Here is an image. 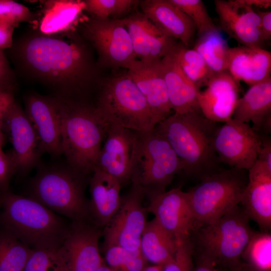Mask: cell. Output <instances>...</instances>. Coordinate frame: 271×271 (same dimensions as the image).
I'll return each instance as SVG.
<instances>
[{"mask_svg": "<svg viewBox=\"0 0 271 271\" xmlns=\"http://www.w3.org/2000/svg\"><path fill=\"white\" fill-rule=\"evenodd\" d=\"M74 31L46 35L34 30L13 42L11 59L27 78L54 89L56 96L74 99L96 76L90 55Z\"/></svg>", "mask_w": 271, "mask_h": 271, "instance_id": "obj_1", "label": "cell"}, {"mask_svg": "<svg viewBox=\"0 0 271 271\" xmlns=\"http://www.w3.org/2000/svg\"><path fill=\"white\" fill-rule=\"evenodd\" d=\"M52 97L60 121L62 155L69 167L84 177L92 174L109 125L94 105L76 99Z\"/></svg>", "mask_w": 271, "mask_h": 271, "instance_id": "obj_2", "label": "cell"}, {"mask_svg": "<svg viewBox=\"0 0 271 271\" xmlns=\"http://www.w3.org/2000/svg\"><path fill=\"white\" fill-rule=\"evenodd\" d=\"M217 122L200 113H174L154 129L163 136L181 161L183 171L202 179L217 171L219 161L214 148Z\"/></svg>", "mask_w": 271, "mask_h": 271, "instance_id": "obj_3", "label": "cell"}, {"mask_svg": "<svg viewBox=\"0 0 271 271\" xmlns=\"http://www.w3.org/2000/svg\"><path fill=\"white\" fill-rule=\"evenodd\" d=\"M0 202L6 230L31 249L62 245L69 225L56 213L32 197L8 191L2 192Z\"/></svg>", "mask_w": 271, "mask_h": 271, "instance_id": "obj_4", "label": "cell"}, {"mask_svg": "<svg viewBox=\"0 0 271 271\" xmlns=\"http://www.w3.org/2000/svg\"><path fill=\"white\" fill-rule=\"evenodd\" d=\"M238 205L214 222L194 230V255L228 270L242 262V253L254 231Z\"/></svg>", "mask_w": 271, "mask_h": 271, "instance_id": "obj_5", "label": "cell"}, {"mask_svg": "<svg viewBox=\"0 0 271 271\" xmlns=\"http://www.w3.org/2000/svg\"><path fill=\"white\" fill-rule=\"evenodd\" d=\"M136 133L130 181L149 198L166 191L183 165L166 139L155 129Z\"/></svg>", "mask_w": 271, "mask_h": 271, "instance_id": "obj_6", "label": "cell"}, {"mask_svg": "<svg viewBox=\"0 0 271 271\" xmlns=\"http://www.w3.org/2000/svg\"><path fill=\"white\" fill-rule=\"evenodd\" d=\"M94 106L109 126L147 132L157 125L145 97L127 74L105 82Z\"/></svg>", "mask_w": 271, "mask_h": 271, "instance_id": "obj_7", "label": "cell"}, {"mask_svg": "<svg viewBox=\"0 0 271 271\" xmlns=\"http://www.w3.org/2000/svg\"><path fill=\"white\" fill-rule=\"evenodd\" d=\"M246 171L230 168L218 171L204 177L187 192L194 230L214 222L241 203L248 183Z\"/></svg>", "mask_w": 271, "mask_h": 271, "instance_id": "obj_8", "label": "cell"}, {"mask_svg": "<svg viewBox=\"0 0 271 271\" xmlns=\"http://www.w3.org/2000/svg\"><path fill=\"white\" fill-rule=\"evenodd\" d=\"M83 178L69 167L42 169L32 180L31 197L72 221H90Z\"/></svg>", "mask_w": 271, "mask_h": 271, "instance_id": "obj_9", "label": "cell"}, {"mask_svg": "<svg viewBox=\"0 0 271 271\" xmlns=\"http://www.w3.org/2000/svg\"><path fill=\"white\" fill-rule=\"evenodd\" d=\"M83 23V35L96 51L99 66L128 70L138 64L139 61L121 19L100 20L93 17Z\"/></svg>", "mask_w": 271, "mask_h": 271, "instance_id": "obj_10", "label": "cell"}, {"mask_svg": "<svg viewBox=\"0 0 271 271\" xmlns=\"http://www.w3.org/2000/svg\"><path fill=\"white\" fill-rule=\"evenodd\" d=\"M143 190L132 184L129 192L121 198L118 210L103 228V246L116 245L131 251L140 250L142 233L148 222V213L143 205Z\"/></svg>", "mask_w": 271, "mask_h": 271, "instance_id": "obj_11", "label": "cell"}, {"mask_svg": "<svg viewBox=\"0 0 271 271\" xmlns=\"http://www.w3.org/2000/svg\"><path fill=\"white\" fill-rule=\"evenodd\" d=\"M261 140L248 123L232 118L217 128L214 148L219 162L248 170L257 159Z\"/></svg>", "mask_w": 271, "mask_h": 271, "instance_id": "obj_12", "label": "cell"}, {"mask_svg": "<svg viewBox=\"0 0 271 271\" xmlns=\"http://www.w3.org/2000/svg\"><path fill=\"white\" fill-rule=\"evenodd\" d=\"M148 213L178 242L189 238L194 230V220L187 192L180 188L149 198Z\"/></svg>", "mask_w": 271, "mask_h": 271, "instance_id": "obj_13", "label": "cell"}, {"mask_svg": "<svg viewBox=\"0 0 271 271\" xmlns=\"http://www.w3.org/2000/svg\"><path fill=\"white\" fill-rule=\"evenodd\" d=\"M101 228L88 221H72L61 245L71 271H98L104 263L99 248Z\"/></svg>", "mask_w": 271, "mask_h": 271, "instance_id": "obj_14", "label": "cell"}, {"mask_svg": "<svg viewBox=\"0 0 271 271\" xmlns=\"http://www.w3.org/2000/svg\"><path fill=\"white\" fill-rule=\"evenodd\" d=\"M137 133L109 125L96 168L116 179L121 186L130 181Z\"/></svg>", "mask_w": 271, "mask_h": 271, "instance_id": "obj_15", "label": "cell"}, {"mask_svg": "<svg viewBox=\"0 0 271 271\" xmlns=\"http://www.w3.org/2000/svg\"><path fill=\"white\" fill-rule=\"evenodd\" d=\"M214 4L220 28L230 38L243 46L261 48L260 18L252 7L240 0H215Z\"/></svg>", "mask_w": 271, "mask_h": 271, "instance_id": "obj_16", "label": "cell"}, {"mask_svg": "<svg viewBox=\"0 0 271 271\" xmlns=\"http://www.w3.org/2000/svg\"><path fill=\"white\" fill-rule=\"evenodd\" d=\"M25 112L38 138L42 154L62 155L60 121L52 96L30 94L25 98Z\"/></svg>", "mask_w": 271, "mask_h": 271, "instance_id": "obj_17", "label": "cell"}, {"mask_svg": "<svg viewBox=\"0 0 271 271\" xmlns=\"http://www.w3.org/2000/svg\"><path fill=\"white\" fill-rule=\"evenodd\" d=\"M12 145V153L17 170L26 173L38 163L42 155L35 131L24 110L15 101L4 121Z\"/></svg>", "mask_w": 271, "mask_h": 271, "instance_id": "obj_18", "label": "cell"}, {"mask_svg": "<svg viewBox=\"0 0 271 271\" xmlns=\"http://www.w3.org/2000/svg\"><path fill=\"white\" fill-rule=\"evenodd\" d=\"M205 87L198 97L202 115L217 123L231 119L239 99V82L226 71L215 73Z\"/></svg>", "mask_w": 271, "mask_h": 271, "instance_id": "obj_19", "label": "cell"}, {"mask_svg": "<svg viewBox=\"0 0 271 271\" xmlns=\"http://www.w3.org/2000/svg\"><path fill=\"white\" fill-rule=\"evenodd\" d=\"M121 20L129 34L136 58L141 62L162 59L177 44L143 14H136Z\"/></svg>", "mask_w": 271, "mask_h": 271, "instance_id": "obj_20", "label": "cell"}, {"mask_svg": "<svg viewBox=\"0 0 271 271\" xmlns=\"http://www.w3.org/2000/svg\"><path fill=\"white\" fill-rule=\"evenodd\" d=\"M248 171V183L241 201L242 208L261 231L270 232L271 170L256 160Z\"/></svg>", "mask_w": 271, "mask_h": 271, "instance_id": "obj_21", "label": "cell"}, {"mask_svg": "<svg viewBox=\"0 0 271 271\" xmlns=\"http://www.w3.org/2000/svg\"><path fill=\"white\" fill-rule=\"evenodd\" d=\"M126 74L145 97L157 125L172 114L161 59L148 63L139 61Z\"/></svg>", "mask_w": 271, "mask_h": 271, "instance_id": "obj_22", "label": "cell"}, {"mask_svg": "<svg viewBox=\"0 0 271 271\" xmlns=\"http://www.w3.org/2000/svg\"><path fill=\"white\" fill-rule=\"evenodd\" d=\"M143 14L164 34L188 47L196 28L189 18L169 0L139 2Z\"/></svg>", "mask_w": 271, "mask_h": 271, "instance_id": "obj_23", "label": "cell"}, {"mask_svg": "<svg viewBox=\"0 0 271 271\" xmlns=\"http://www.w3.org/2000/svg\"><path fill=\"white\" fill-rule=\"evenodd\" d=\"M90 221L104 228L119 209L121 185L114 178L95 168L89 182Z\"/></svg>", "mask_w": 271, "mask_h": 271, "instance_id": "obj_24", "label": "cell"}, {"mask_svg": "<svg viewBox=\"0 0 271 271\" xmlns=\"http://www.w3.org/2000/svg\"><path fill=\"white\" fill-rule=\"evenodd\" d=\"M227 71L238 82L259 83L270 77L271 53L260 47L230 48Z\"/></svg>", "mask_w": 271, "mask_h": 271, "instance_id": "obj_25", "label": "cell"}, {"mask_svg": "<svg viewBox=\"0 0 271 271\" xmlns=\"http://www.w3.org/2000/svg\"><path fill=\"white\" fill-rule=\"evenodd\" d=\"M174 48L161 59L164 78L172 110L178 114L191 112L201 113L198 100L200 89L186 77L180 68Z\"/></svg>", "mask_w": 271, "mask_h": 271, "instance_id": "obj_26", "label": "cell"}, {"mask_svg": "<svg viewBox=\"0 0 271 271\" xmlns=\"http://www.w3.org/2000/svg\"><path fill=\"white\" fill-rule=\"evenodd\" d=\"M232 118L248 123L256 132L263 129L266 133L271 130V78L251 85L239 98Z\"/></svg>", "mask_w": 271, "mask_h": 271, "instance_id": "obj_27", "label": "cell"}, {"mask_svg": "<svg viewBox=\"0 0 271 271\" xmlns=\"http://www.w3.org/2000/svg\"><path fill=\"white\" fill-rule=\"evenodd\" d=\"M83 1L53 0L44 3L38 31L56 35L74 31L84 11Z\"/></svg>", "mask_w": 271, "mask_h": 271, "instance_id": "obj_28", "label": "cell"}, {"mask_svg": "<svg viewBox=\"0 0 271 271\" xmlns=\"http://www.w3.org/2000/svg\"><path fill=\"white\" fill-rule=\"evenodd\" d=\"M179 243L154 218L142 233L140 250L147 262L163 266L174 257Z\"/></svg>", "mask_w": 271, "mask_h": 271, "instance_id": "obj_29", "label": "cell"}, {"mask_svg": "<svg viewBox=\"0 0 271 271\" xmlns=\"http://www.w3.org/2000/svg\"><path fill=\"white\" fill-rule=\"evenodd\" d=\"M193 49L213 73L227 71L230 47L218 28L200 36Z\"/></svg>", "mask_w": 271, "mask_h": 271, "instance_id": "obj_30", "label": "cell"}, {"mask_svg": "<svg viewBox=\"0 0 271 271\" xmlns=\"http://www.w3.org/2000/svg\"><path fill=\"white\" fill-rule=\"evenodd\" d=\"M174 53L177 63L186 77L199 89L206 84L215 74L201 55L194 49L176 44Z\"/></svg>", "mask_w": 271, "mask_h": 271, "instance_id": "obj_31", "label": "cell"}, {"mask_svg": "<svg viewBox=\"0 0 271 271\" xmlns=\"http://www.w3.org/2000/svg\"><path fill=\"white\" fill-rule=\"evenodd\" d=\"M32 250L8 230L0 231V271H24Z\"/></svg>", "mask_w": 271, "mask_h": 271, "instance_id": "obj_32", "label": "cell"}, {"mask_svg": "<svg viewBox=\"0 0 271 271\" xmlns=\"http://www.w3.org/2000/svg\"><path fill=\"white\" fill-rule=\"evenodd\" d=\"M241 259L255 271H271V234L255 232L241 255Z\"/></svg>", "mask_w": 271, "mask_h": 271, "instance_id": "obj_33", "label": "cell"}, {"mask_svg": "<svg viewBox=\"0 0 271 271\" xmlns=\"http://www.w3.org/2000/svg\"><path fill=\"white\" fill-rule=\"evenodd\" d=\"M24 271H71L62 247L32 249Z\"/></svg>", "mask_w": 271, "mask_h": 271, "instance_id": "obj_34", "label": "cell"}, {"mask_svg": "<svg viewBox=\"0 0 271 271\" xmlns=\"http://www.w3.org/2000/svg\"><path fill=\"white\" fill-rule=\"evenodd\" d=\"M103 248L104 261L111 271H142L147 265L140 250L131 251L116 245Z\"/></svg>", "mask_w": 271, "mask_h": 271, "instance_id": "obj_35", "label": "cell"}, {"mask_svg": "<svg viewBox=\"0 0 271 271\" xmlns=\"http://www.w3.org/2000/svg\"><path fill=\"white\" fill-rule=\"evenodd\" d=\"M194 23L199 36L218 29L201 0H169Z\"/></svg>", "mask_w": 271, "mask_h": 271, "instance_id": "obj_36", "label": "cell"}, {"mask_svg": "<svg viewBox=\"0 0 271 271\" xmlns=\"http://www.w3.org/2000/svg\"><path fill=\"white\" fill-rule=\"evenodd\" d=\"M84 11L93 18L106 20L110 17L120 16L128 13L139 3L133 0H84Z\"/></svg>", "mask_w": 271, "mask_h": 271, "instance_id": "obj_37", "label": "cell"}, {"mask_svg": "<svg viewBox=\"0 0 271 271\" xmlns=\"http://www.w3.org/2000/svg\"><path fill=\"white\" fill-rule=\"evenodd\" d=\"M0 21L15 28L23 22L37 24L35 15L28 7L12 0H0Z\"/></svg>", "mask_w": 271, "mask_h": 271, "instance_id": "obj_38", "label": "cell"}, {"mask_svg": "<svg viewBox=\"0 0 271 271\" xmlns=\"http://www.w3.org/2000/svg\"><path fill=\"white\" fill-rule=\"evenodd\" d=\"M194 248L190 237L179 242L174 257L163 265L162 271H194Z\"/></svg>", "mask_w": 271, "mask_h": 271, "instance_id": "obj_39", "label": "cell"}, {"mask_svg": "<svg viewBox=\"0 0 271 271\" xmlns=\"http://www.w3.org/2000/svg\"><path fill=\"white\" fill-rule=\"evenodd\" d=\"M17 170V164L12 152L0 153V190L8 191L10 180Z\"/></svg>", "mask_w": 271, "mask_h": 271, "instance_id": "obj_40", "label": "cell"}, {"mask_svg": "<svg viewBox=\"0 0 271 271\" xmlns=\"http://www.w3.org/2000/svg\"><path fill=\"white\" fill-rule=\"evenodd\" d=\"M16 77L4 52L0 49V87L14 90Z\"/></svg>", "mask_w": 271, "mask_h": 271, "instance_id": "obj_41", "label": "cell"}, {"mask_svg": "<svg viewBox=\"0 0 271 271\" xmlns=\"http://www.w3.org/2000/svg\"><path fill=\"white\" fill-rule=\"evenodd\" d=\"M15 102L14 90L0 87V129H2L5 117Z\"/></svg>", "mask_w": 271, "mask_h": 271, "instance_id": "obj_42", "label": "cell"}, {"mask_svg": "<svg viewBox=\"0 0 271 271\" xmlns=\"http://www.w3.org/2000/svg\"><path fill=\"white\" fill-rule=\"evenodd\" d=\"M260 18V32L264 42L271 38V12L262 11L259 9L255 10Z\"/></svg>", "mask_w": 271, "mask_h": 271, "instance_id": "obj_43", "label": "cell"}, {"mask_svg": "<svg viewBox=\"0 0 271 271\" xmlns=\"http://www.w3.org/2000/svg\"><path fill=\"white\" fill-rule=\"evenodd\" d=\"M15 28L0 21V49H10L13 44Z\"/></svg>", "mask_w": 271, "mask_h": 271, "instance_id": "obj_44", "label": "cell"}, {"mask_svg": "<svg viewBox=\"0 0 271 271\" xmlns=\"http://www.w3.org/2000/svg\"><path fill=\"white\" fill-rule=\"evenodd\" d=\"M261 147L257 160L271 170V140L270 137L261 136Z\"/></svg>", "mask_w": 271, "mask_h": 271, "instance_id": "obj_45", "label": "cell"}, {"mask_svg": "<svg viewBox=\"0 0 271 271\" xmlns=\"http://www.w3.org/2000/svg\"><path fill=\"white\" fill-rule=\"evenodd\" d=\"M195 257V264L194 271H228L215 266L212 263L194 255Z\"/></svg>", "mask_w": 271, "mask_h": 271, "instance_id": "obj_46", "label": "cell"}, {"mask_svg": "<svg viewBox=\"0 0 271 271\" xmlns=\"http://www.w3.org/2000/svg\"><path fill=\"white\" fill-rule=\"evenodd\" d=\"M241 2L247 6L253 7V6L257 9L263 8L268 9L271 6L270 0H240Z\"/></svg>", "mask_w": 271, "mask_h": 271, "instance_id": "obj_47", "label": "cell"}, {"mask_svg": "<svg viewBox=\"0 0 271 271\" xmlns=\"http://www.w3.org/2000/svg\"><path fill=\"white\" fill-rule=\"evenodd\" d=\"M228 271H255L244 262Z\"/></svg>", "mask_w": 271, "mask_h": 271, "instance_id": "obj_48", "label": "cell"}, {"mask_svg": "<svg viewBox=\"0 0 271 271\" xmlns=\"http://www.w3.org/2000/svg\"><path fill=\"white\" fill-rule=\"evenodd\" d=\"M4 136L2 132V129H0V153L3 152L2 150V147L4 144Z\"/></svg>", "mask_w": 271, "mask_h": 271, "instance_id": "obj_49", "label": "cell"}, {"mask_svg": "<svg viewBox=\"0 0 271 271\" xmlns=\"http://www.w3.org/2000/svg\"><path fill=\"white\" fill-rule=\"evenodd\" d=\"M98 271H111L105 262L100 266Z\"/></svg>", "mask_w": 271, "mask_h": 271, "instance_id": "obj_50", "label": "cell"}, {"mask_svg": "<svg viewBox=\"0 0 271 271\" xmlns=\"http://www.w3.org/2000/svg\"><path fill=\"white\" fill-rule=\"evenodd\" d=\"M1 207V202H0V208Z\"/></svg>", "mask_w": 271, "mask_h": 271, "instance_id": "obj_51", "label": "cell"}]
</instances>
